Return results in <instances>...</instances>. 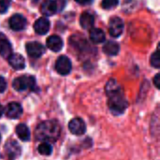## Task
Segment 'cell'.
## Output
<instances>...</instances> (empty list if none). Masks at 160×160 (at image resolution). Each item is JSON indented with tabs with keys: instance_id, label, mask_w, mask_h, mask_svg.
<instances>
[{
	"instance_id": "cell-8",
	"label": "cell",
	"mask_w": 160,
	"mask_h": 160,
	"mask_svg": "<svg viewBox=\"0 0 160 160\" xmlns=\"http://www.w3.org/2000/svg\"><path fill=\"white\" fill-rule=\"evenodd\" d=\"M5 150H6L8 158L10 160H13L16 158H18L22 152V149H21L19 143L14 140H10L6 142Z\"/></svg>"
},
{
	"instance_id": "cell-12",
	"label": "cell",
	"mask_w": 160,
	"mask_h": 160,
	"mask_svg": "<svg viewBox=\"0 0 160 160\" xmlns=\"http://www.w3.org/2000/svg\"><path fill=\"white\" fill-rule=\"evenodd\" d=\"M50 21L46 18H39L34 24V29L38 35H45L50 29Z\"/></svg>"
},
{
	"instance_id": "cell-22",
	"label": "cell",
	"mask_w": 160,
	"mask_h": 160,
	"mask_svg": "<svg viewBox=\"0 0 160 160\" xmlns=\"http://www.w3.org/2000/svg\"><path fill=\"white\" fill-rule=\"evenodd\" d=\"M151 65L156 68H160V57L158 51L155 52L152 54V56H151Z\"/></svg>"
},
{
	"instance_id": "cell-10",
	"label": "cell",
	"mask_w": 160,
	"mask_h": 160,
	"mask_svg": "<svg viewBox=\"0 0 160 160\" xmlns=\"http://www.w3.org/2000/svg\"><path fill=\"white\" fill-rule=\"evenodd\" d=\"M22 113V108L20 103L17 102H11L8 104L6 108V115L8 118L10 119H17L19 118Z\"/></svg>"
},
{
	"instance_id": "cell-15",
	"label": "cell",
	"mask_w": 160,
	"mask_h": 160,
	"mask_svg": "<svg viewBox=\"0 0 160 160\" xmlns=\"http://www.w3.org/2000/svg\"><path fill=\"white\" fill-rule=\"evenodd\" d=\"M12 54V47L10 42L4 38H0V55L5 58H8Z\"/></svg>"
},
{
	"instance_id": "cell-13",
	"label": "cell",
	"mask_w": 160,
	"mask_h": 160,
	"mask_svg": "<svg viewBox=\"0 0 160 160\" xmlns=\"http://www.w3.org/2000/svg\"><path fill=\"white\" fill-rule=\"evenodd\" d=\"M40 11L45 16H52L57 11V4L54 0H45L41 7Z\"/></svg>"
},
{
	"instance_id": "cell-7",
	"label": "cell",
	"mask_w": 160,
	"mask_h": 160,
	"mask_svg": "<svg viewBox=\"0 0 160 160\" xmlns=\"http://www.w3.org/2000/svg\"><path fill=\"white\" fill-rule=\"evenodd\" d=\"M124 30V22L122 19L119 17H113L110 21L109 24V32L112 37L113 38H118Z\"/></svg>"
},
{
	"instance_id": "cell-3",
	"label": "cell",
	"mask_w": 160,
	"mask_h": 160,
	"mask_svg": "<svg viewBox=\"0 0 160 160\" xmlns=\"http://www.w3.org/2000/svg\"><path fill=\"white\" fill-rule=\"evenodd\" d=\"M12 86L19 92L25 91L27 89L33 90L36 87V80L33 76H21L13 81Z\"/></svg>"
},
{
	"instance_id": "cell-24",
	"label": "cell",
	"mask_w": 160,
	"mask_h": 160,
	"mask_svg": "<svg viewBox=\"0 0 160 160\" xmlns=\"http://www.w3.org/2000/svg\"><path fill=\"white\" fill-rule=\"evenodd\" d=\"M10 6V0H0V13H5Z\"/></svg>"
},
{
	"instance_id": "cell-27",
	"label": "cell",
	"mask_w": 160,
	"mask_h": 160,
	"mask_svg": "<svg viewBox=\"0 0 160 160\" xmlns=\"http://www.w3.org/2000/svg\"><path fill=\"white\" fill-rule=\"evenodd\" d=\"M75 1L81 5H88L92 2V0H75Z\"/></svg>"
},
{
	"instance_id": "cell-14",
	"label": "cell",
	"mask_w": 160,
	"mask_h": 160,
	"mask_svg": "<svg viewBox=\"0 0 160 160\" xmlns=\"http://www.w3.org/2000/svg\"><path fill=\"white\" fill-rule=\"evenodd\" d=\"M8 59L9 65L14 69L21 70V69H23L25 67V61H24L23 57L19 53H12Z\"/></svg>"
},
{
	"instance_id": "cell-1",
	"label": "cell",
	"mask_w": 160,
	"mask_h": 160,
	"mask_svg": "<svg viewBox=\"0 0 160 160\" xmlns=\"http://www.w3.org/2000/svg\"><path fill=\"white\" fill-rule=\"evenodd\" d=\"M61 133L59 124L54 120H49L40 123L35 131L37 140L43 142H53L58 140Z\"/></svg>"
},
{
	"instance_id": "cell-11",
	"label": "cell",
	"mask_w": 160,
	"mask_h": 160,
	"mask_svg": "<svg viewBox=\"0 0 160 160\" xmlns=\"http://www.w3.org/2000/svg\"><path fill=\"white\" fill-rule=\"evenodd\" d=\"M47 47L52 51V52H60L63 48V40L61 39L60 37L56 36V35H52L51 37H49L47 38Z\"/></svg>"
},
{
	"instance_id": "cell-9",
	"label": "cell",
	"mask_w": 160,
	"mask_h": 160,
	"mask_svg": "<svg viewBox=\"0 0 160 160\" xmlns=\"http://www.w3.org/2000/svg\"><path fill=\"white\" fill-rule=\"evenodd\" d=\"M9 26L14 31H21L22 30L26 25V20L25 18L21 14H14L9 19Z\"/></svg>"
},
{
	"instance_id": "cell-5",
	"label": "cell",
	"mask_w": 160,
	"mask_h": 160,
	"mask_svg": "<svg viewBox=\"0 0 160 160\" xmlns=\"http://www.w3.org/2000/svg\"><path fill=\"white\" fill-rule=\"evenodd\" d=\"M72 68L71 62L68 59V57L62 55L58 57L56 63H55V70L60 74V75H68L70 73Z\"/></svg>"
},
{
	"instance_id": "cell-4",
	"label": "cell",
	"mask_w": 160,
	"mask_h": 160,
	"mask_svg": "<svg viewBox=\"0 0 160 160\" xmlns=\"http://www.w3.org/2000/svg\"><path fill=\"white\" fill-rule=\"evenodd\" d=\"M68 129L69 131L77 136H81L83 135L86 131V126L84 121L82 118L76 117L73 118L69 121L68 123Z\"/></svg>"
},
{
	"instance_id": "cell-16",
	"label": "cell",
	"mask_w": 160,
	"mask_h": 160,
	"mask_svg": "<svg viewBox=\"0 0 160 160\" xmlns=\"http://www.w3.org/2000/svg\"><path fill=\"white\" fill-rule=\"evenodd\" d=\"M123 91L121 85L117 82L116 80L114 79H111L108 81V82L106 83V86H105V92H106V95L107 97L112 95V94H115V93H118V92H121Z\"/></svg>"
},
{
	"instance_id": "cell-20",
	"label": "cell",
	"mask_w": 160,
	"mask_h": 160,
	"mask_svg": "<svg viewBox=\"0 0 160 160\" xmlns=\"http://www.w3.org/2000/svg\"><path fill=\"white\" fill-rule=\"evenodd\" d=\"M120 47L118 45V43L114 42V41H108L104 46H103V52L111 56L116 55L119 52Z\"/></svg>"
},
{
	"instance_id": "cell-18",
	"label": "cell",
	"mask_w": 160,
	"mask_h": 160,
	"mask_svg": "<svg viewBox=\"0 0 160 160\" xmlns=\"http://www.w3.org/2000/svg\"><path fill=\"white\" fill-rule=\"evenodd\" d=\"M16 134L19 137V139L23 142H27L30 140L31 134H30L29 128L24 124H20L16 127Z\"/></svg>"
},
{
	"instance_id": "cell-17",
	"label": "cell",
	"mask_w": 160,
	"mask_h": 160,
	"mask_svg": "<svg viewBox=\"0 0 160 160\" xmlns=\"http://www.w3.org/2000/svg\"><path fill=\"white\" fill-rule=\"evenodd\" d=\"M80 22L82 28L84 29H92L94 26V22H95V18L92 14H90L89 12H84L82 14L81 18H80Z\"/></svg>"
},
{
	"instance_id": "cell-6",
	"label": "cell",
	"mask_w": 160,
	"mask_h": 160,
	"mask_svg": "<svg viewBox=\"0 0 160 160\" xmlns=\"http://www.w3.org/2000/svg\"><path fill=\"white\" fill-rule=\"evenodd\" d=\"M26 52L30 57L39 58L45 52V48L39 42L33 41V42H28L26 44Z\"/></svg>"
},
{
	"instance_id": "cell-28",
	"label": "cell",
	"mask_w": 160,
	"mask_h": 160,
	"mask_svg": "<svg viewBox=\"0 0 160 160\" xmlns=\"http://www.w3.org/2000/svg\"><path fill=\"white\" fill-rule=\"evenodd\" d=\"M3 112H4V108H3V106L0 104V117L3 115Z\"/></svg>"
},
{
	"instance_id": "cell-19",
	"label": "cell",
	"mask_w": 160,
	"mask_h": 160,
	"mask_svg": "<svg viewBox=\"0 0 160 160\" xmlns=\"http://www.w3.org/2000/svg\"><path fill=\"white\" fill-rule=\"evenodd\" d=\"M90 39L94 43H102L105 40V33L99 28L90 30Z\"/></svg>"
},
{
	"instance_id": "cell-23",
	"label": "cell",
	"mask_w": 160,
	"mask_h": 160,
	"mask_svg": "<svg viewBox=\"0 0 160 160\" xmlns=\"http://www.w3.org/2000/svg\"><path fill=\"white\" fill-rule=\"evenodd\" d=\"M117 4H118V0H103L101 3V6L105 9H111L116 7Z\"/></svg>"
},
{
	"instance_id": "cell-26",
	"label": "cell",
	"mask_w": 160,
	"mask_h": 160,
	"mask_svg": "<svg viewBox=\"0 0 160 160\" xmlns=\"http://www.w3.org/2000/svg\"><path fill=\"white\" fill-rule=\"evenodd\" d=\"M154 83L156 85L157 88H159L160 86V75L159 74H157L154 78Z\"/></svg>"
},
{
	"instance_id": "cell-21",
	"label": "cell",
	"mask_w": 160,
	"mask_h": 160,
	"mask_svg": "<svg viewBox=\"0 0 160 160\" xmlns=\"http://www.w3.org/2000/svg\"><path fill=\"white\" fill-rule=\"evenodd\" d=\"M38 151L42 156H50L52 153V147L49 142H42L38 145Z\"/></svg>"
},
{
	"instance_id": "cell-29",
	"label": "cell",
	"mask_w": 160,
	"mask_h": 160,
	"mask_svg": "<svg viewBox=\"0 0 160 160\" xmlns=\"http://www.w3.org/2000/svg\"><path fill=\"white\" fill-rule=\"evenodd\" d=\"M0 141H1V135H0Z\"/></svg>"
},
{
	"instance_id": "cell-25",
	"label": "cell",
	"mask_w": 160,
	"mask_h": 160,
	"mask_svg": "<svg viewBox=\"0 0 160 160\" xmlns=\"http://www.w3.org/2000/svg\"><path fill=\"white\" fill-rule=\"evenodd\" d=\"M7 89V82L4 77L0 76V93L5 92Z\"/></svg>"
},
{
	"instance_id": "cell-2",
	"label": "cell",
	"mask_w": 160,
	"mask_h": 160,
	"mask_svg": "<svg viewBox=\"0 0 160 160\" xmlns=\"http://www.w3.org/2000/svg\"><path fill=\"white\" fill-rule=\"evenodd\" d=\"M108 98H109L108 106L112 114L120 115L126 112L128 104V101L125 98L123 91L111 95Z\"/></svg>"
}]
</instances>
